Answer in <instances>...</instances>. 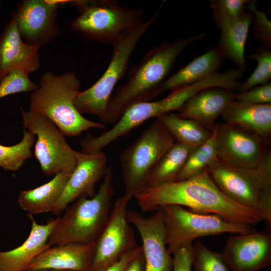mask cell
Segmentation results:
<instances>
[{
	"mask_svg": "<svg viewBox=\"0 0 271 271\" xmlns=\"http://www.w3.org/2000/svg\"><path fill=\"white\" fill-rule=\"evenodd\" d=\"M134 197L144 211L177 205L197 213L216 214L233 223L253 226L264 221L259 210L239 205L226 197L207 170L183 180L149 186Z\"/></svg>",
	"mask_w": 271,
	"mask_h": 271,
	"instance_id": "1",
	"label": "cell"
},
{
	"mask_svg": "<svg viewBox=\"0 0 271 271\" xmlns=\"http://www.w3.org/2000/svg\"><path fill=\"white\" fill-rule=\"evenodd\" d=\"M203 33L174 41L165 42L150 50L140 63L131 66L128 80L119 87L108 102L103 123L114 124L133 104L149 101L157 96L165 78L178 56L194 41L202 39Z\"/></svg>",
	"mask_w": 271,
	"mask_h": 271,
	"instance_id": "2",
	"label": "cell"
},
{
	"mask_svg": "<svg viewBox=\"0 0 271 271\" xmlns=\"http://www.w3.org/2000/svg\"><path fill=\"white\" fill-rule=\"evenodd\" d=\"M80 86L72 72L54 74L47 71L41 77L38 88L30 95V110L51 120L69 137L80 136L90 128H104V123L88 119L76 109L74 101Z\"/></svg>",
	"mask_w": 271,
	"mask_h": 271,
	"instance_id": "3",
	"label": "cell"
},
{
	"mask_svg": "<svg viewBox=\"0 0 271 271\" xmlns=\"http://www.w3.org/2000/svg\"><path fill=\"white\" fill-rule=\"evenodd\" d=\"M113 172L109 166L97 192L90 198L83 195L66 208L47 241L50 246L95 242L103 230L111 211L114 194Z\"/></svg>",
	"mask_w": 271,
	"mask_h": 271,
	"instance_id": "4",
	"label": "cell"
},
{
	"mask_svg": "<svg viewBox=\"0 0 271 271\" xmlns=\"http://www.w3.org/2000/svg\"><path fill=\"white\" fill-rule=\"evenodd\" d=\"M162 7L163 5L153 17L128 30L112 45L110 61L101 77L89 88L80 91L75 99V106L81 114H93L103 123L114 87L124 75L137 44L155 22Z\"/></svg>",
	"mask_w": 271,
	"mask_h": 271,
	"instance_id": "5",
	"label": "cell"
},
{
	"mask_svg": "<svg viewBox=\"0 0 271 271\" xmlns=\"http://www.w3.org/2000/svg\"><path fill=\"white\" fill-rule=\"evenodd\" d=\"M176 142L158 118L119 156L124 189L131 199L147 188L151 175L166 152Z\"/></svg>",
	"mask_w": 271,
	"mask_h": 271,
	"instance_id": "6",
	"label": "cell"
},
{
	"mask_svg": "<svg viewBox=\"0 0 271 271\" xmlns=\"http://www.w3.org/2000/svg\"><path fill=\"white\" fill-rule=\"evenodd\" d=\"M80 14L69 23L71 30L98 42L112 45L142 21L144 11L119 5L114 0L69 1Z\"/></svg>",
	"mask_w": 271,
	"mask_h": 271,
	"instance_id": "7",
	"label": "cell"
},
{
	"mask_svg": "<svg viewBox=\"0 0 271 271\" xmlns=\"http://www.w3.org/2000/svg\"><path fill=\"white\" fill-rule=\"evenodd\" d=\"M157 210L162 215L166 242L172 254L183 246L193 245V241L199 237L256 231L250 225L229 222L217 215L197 213L179 205H163Z\"/></svg>",
	"mask_w": 271,
	"mask_h": 271,
	"instance_id": "8",
	"label": "cell"
},
{
	"mask_svg": "<svg viewBox=\"0 0 271 271\" xmlns=\"http://www.w3.org/2000/svg\"><path fill=\"white\" fill-rule=\"evenodd\" d=\"M21 110L25 129L37 137L34 154L42 172L48 176L72 173L77 151L68 144L64 134L47 117L30 110Z\"/></svg>",
	"mask_w": 271,
	"mask_h": 271,
	"instance_id": "9",
	"label": "cell"
},
{
	"mask_svg": "<svg viewBox=\"0 0 271 271\" xmlns=\"http://www.w3.org/2000/svg\"><path fill=\"white\" fill-rule=\"evenodd\" d=\"M130 199L122 195L114 202L106 226L96 241L89 271H100L108 267L138 246L127 216Z\"/></svg>",
	"mask_w": 271,
	"mask_h": 271,
	"instance_id": "10",
	"label": "cell"
},
{
	"mask_svg": "<svg viewBox=\"0 0 271 271\" xmlns=\"http://www.w3.org/2000/svg\"><path fill=\"white\" fill-rule=\"evenodd\" d=\"M66 0H24L14 11L20 34L26 43L41 48L60 33L56 22L59 7Z\"/></svg>",
	"mask_w": 271,
	"mask_h": 271,
	"instance_id": "11",
	"label": "cell"
},
{
	"mask_svg": "<svg viewBox=\"0 0 271 271\" xmlns=\"http://www.w3.org/2000/svg\"><path fill=\"white\" fill-rule=\"evenodd\" d=\"M217 158L228 165L255 169L265 149V143L256 133L226 122L216 123Z\"/></svg>",
	"mask_w": 271,
	"mask_h": 271,
	"instance_id": "12",
	"label": "cell"
},
{
	"mask_svg": "<svg viewBox=\"0 0 271 271\" xmlns=\"http://www.w3.org/2000/svg\"><path fill=\"white\" fill-rule=\"evenodd\" d=\"M230 271H258L271 264V227L229 237L221 252Z\"/></svg>",
	"mask_w": 271,
	"mask_h": 271,
	"instance_id": "13",
	"label": "cell"
},
{
	"mask_svg": "<svg viewBox=\"0 0 271 271\" xmlns=\"http://www.w3.org/2000/svg\"><path fill=\"white\" fill-rule=\"evenodd\" d=\"M207 171L226 197L239 205L258 210L262 184L256 169L231 166L216 158Z\"/></svg>",
	"mask_w": 271,
	"mask_h": 271,
	"instance_id": "14",
	"label": "cell"
},
{
	"mask_svg": "<svg viewBox=\"0 0 271 271\" xmlns=\"http://www.w3.org/2000/svg\"><path fill=\"white\" fill-rule=\"evenodd\" d=\"M127 216L142 239L144 271H172L173 256L167 248L165 225L160 211L145 216L137 211L127 210Z\"/></svg>",
	"mask_w": 271,
	"mask_h": 271,
	"instance_id": "15",
	"label": "cell"
},
{
	"mask_svg": "<svg viewBox=\"0 0 271 271\" xmlns=\"http://www.w3.org/2000/svg\"><path fill=\"white\" fill-rule=\"evenodd\" d=\"M107 161L102 151L90 153L77 152L75 168L52 213L60 214L69 203L81 196L93 197L95 194V184L104 177L107 171Z\"/></svg>",
	"mask_w": 271,
	"mask_h": 271,
	"instance_id": "16",
	"label": "cell"
},
{
	"mask_svg": "<svg viewBox=\"0 0 271 271\" xmlns=\"http://www.w3.org/2000/svg\"><path fill=\"white\" fill-rule=\"evenodd\" d=\"M40 48L22 39L13 12L0 35V80L17 69L29 73L41 67Z\"/></svg>",
	"mask_w": 271,
	"mask_h": 271,
	"instance_id": "17",
	"label": "cell"
},
{
	"mask_svg": "<svg viewBox=\"0 0 271 271\" xmlns=\"http://www.w3.org/2000/svg\"><path fill=\"white\" fill-rule=\"evenodd\" d=\"M95 246L96 241L51 246L36 257L26 270L52 269L89 271L94 256Z\"/></svg>",
	"mask_w": 271,
	"mask_h": 271,
	"instance_id": "18",
	"label": "cell"
},
{
	"mask_svg": "<svg viewBox=\"0 0 271 271\" xmlns=\"http://www.w3.org/2000/svg\"><path fill=\"white\" fill-rule=\"evenodd\" d=\"M234 100L235 94L231 90L220 87L203 89L190 98L177 114L192 119L212 131L217 117Z\"/></svg>",
	"mask_w": 271,
	"mask_h": 271,
	"instance_id": "19",
	"label": "cell"
},
{
	"mask_svg": "<svg viewBox=\"0 0 271 271\" xmlns=\"http://www.w3.org/2000/svg\"><path fill=\"white\" fill-rule=\"evenodd\" d=\"M28 238L20 246L8 251H0V271H25L28 265L42 252L51 247L47 241L59 217L45 224L38 223L33 215Z\"/></svg>",
	"mask_w": 271,
	"mask_h": 271,
	"instance_id": "20",
	"label": "cell"
},
{
	"mask_svg": "<svg viewBox=\"0 0 271 271\" xmlns=\"http://www.w3.org/2000/svg\"><path fill=\"white\" fill-rule=\"evenodd\" d=\"M252 17L251 13L246 11L236 19L213 15L216 26L221 31L217 48L224 59L232 61L243 72L246 69L245 47Z\"/></svg>",
	"mask_w": 271,
	"mask_h": 271,
	"instance_id": "21",
	"label": "cell"
},
{
	"mask_svg": "<svg viewBox=\"0 0 271 271\" xmlns=\"http://www.w3.org/2000/svg\"><path fill=\"white\" fill-rule=\"evenodd\" d=\"M225 122L258 134L265 144L271 137V103L255 104L234 100L221 114Z\"/></svg>",
	"mask_w": 271,
	"mask_h": 271,
	"instance_id": "22",
	"label": "cell"
},
{
	"mask_svg": "<svg viewBox=\"0 0 271 271\" xmlns=\"http://www.w3.org/2000/svg\"><path fill=\"white\" fill-rule=\"evenodd\" d=\"M224 57L217 46L195 58L162 83L158 93L167 90L171 91L199 81L217 72Z\"/></svg>",
	"mask_w": 271,
	"mask_h": 271,
	"instance_id": "23",
	"label": "cell"
},
{
	"mask_svg": "<svg viewBox=\"0 0 271 271\" xmlns=\"http://www.w3.org/2000/svg\"><path fill=\"white\" fill-rule=\"evenodd\" d=\"M72 173L62 172L48 182L33 189L20 192L18 202L28 215L52 212L60 199Z\"/></svg>",
	"mask_w": 271,
	"mask_h": 271,
	"instance_id": "24",
	"label": "cell"
},
{
	"mask_svg": "<svg viewBox=\"0 0 271 271\" xmlns=\"http://www.w3.org/2000/svg\"><path fill=\"white\" fill-rule=\"evenodd\" d=\"M196 147L176 142L164 155L149 181V186L176 181L192 151Z\"/></svg>",
	"mask_w": 271,
	"mask_h": 271,
	"instance_id": "25",
	"label": "cell"
},
{
	"mask_svg": "<svg viewBox=\"0 0 271 271\" xmlns=\"http://www.w3.org/2000/svg\"><path fill=\"white\" fill-rule=\"evenodd\" d=\"M173 135L176 142L197 147L204 143L212 132L196 121L179 116L175 113H167L158 117Z\"/></svg>",
	"mask_w": 271,
	"mask_h": 271,
	"instance_id": "26",
	"label": "cell"
},
{
	"mask_svg": "<svg viewBox=\"0 0 271 271\" xmlns=\"http://www.w3.org/2000/svg\"><path fill=\"white\" fill-rule=\"evenodd\" d=\"M216 158L214 127L209 138L190 153L176 181L188 179L207 170Z\"/></svg>",
	"mask_w": 271,
	"mask_h": 271,
	"instance_id": "27",
	"label": "cell"
},
{
	"mask_svg": "<svg viewBox=\"0 0 271 271\" xmlns=\"http://www.w3.org/2000/svg\"><path fill=\"white\" fill-rule=\"evenodd\" d=\"M36 137L24 129L21 141L16 145H0V169L10 172L18 171L25 162L32 156V148Z\"/></svg>",
	"mask_w": 271,
	"mask_h": 271,
	"instance_id": "28",
	"label": "cell"
},
{
	"mask_svg": "<svg viewBox=\"0 0 271 271\" xmlns=\"http://www.w3.org/2000/svg\"><path fill=\"white\" fill-rule=\"evenodd\" d=\"M248 58L255 60L257 64L254 71L242 83H241L237 91L244 92L256 86L269 83L271 78V51L265 47L259 48L256 53L247 56Z\"/></svg>",
	"mask_w": 271,
	"mask_h": 271,
	"instance_id": "29",
	"label": "cell"
},
{
	"mask_svg": "<svg viewBox=\"0 0 271 271\" xmlns=\"http://www.w3.org/2000/svg\"><path fill=\"white\" fill-rule=\"evenodd\" d=\"M261 181L258 209L264 220L271 221V151L265 149L256 167Z\"/></svg>",
	"mask_w": 271,
	"mask_h": 271,
	"instance_id": "30",
	"label": "cell"
},
{
	"mask_svg": "<svg viewBox=\"0 0 271 271\" xmlns=\"http://www.w3.org/2000/svg\"><path fill=\"white\" fill-rule=\"evenodd\" d=\"M192 266L194 271H229L221 252L209 249L199 240L192 245Z\"/></svg>",
	"mask_w": 271,
	"mask_h": 271,
	"instance_id": "31",
	"label": "cell"
},
{
	"mask_svg": "<svg viewBox=\"0 0 271 271\" xmlns=\"http://www.w3.org/2000/svg\"><path fill=\"white\" fill-rule=\"evenodd\" d=\"M29 73L17 69L0 80V98L20 92H33L39 85L29 78Z\"/></svg>",
	"mask_w": 271,
	"mask_h": 271,
	"instance_id": "32",
	"label": "cell"
},
{
	"mask_svg": "<svg viewBox=\"0 0 271 271\" xmlns=\"http://www.w3.org/2000/svg\"><path fill=\"white\" fill-rule=\"evenodd\" d=\"M247 8L251 13L253 28L254 35L257 39L264 46L270 48L271 46V22L266 15L257 10L255 2L249 1Z\"/></svg>",
	"mask_w": 271,
	"mask_h": 271,
	"instance_id": "33",
	"label": "cell"
},
{
	"mask_svg": "<svg viewBox=\"0 0 271 271\" xmlns=\"http://www.w3.org/2000/svg\"><path fill=\"white\" fill-rule=\"evenodd\" d=\"M249 2L246 0H213L209 1V4L213 15L236 19L246 12Z\"/></svg>",
	"mask_w": 271,
	"mask_h": 271,
	"instance_id": "34",
	"label": "cell"
},
{
	"mask_svg": "<svg viewBox=\"0 0 271 271\" xmlns=\"http://www.w3.org/2000/svg\"><path fill=\"white\" fill-rule=\"evenodd\" d=\"M235 99L255 104L271 103V83L235 94Z\"/></svg>",
	"mask_w": 271,
	"mask_h": 271,
	"instance_id": "35",
	"label": "cell"
},
{
	"mask_svg": "<svg viewBox=\"0 0 271 271\" xmlns=\"http://www.w3.org/2000/svg\"><path fill=\"white\" fill-rule=\"evenodd\" d=\"M192 245L183 246L172 254V271H191Z\"/></svg>",
	"mask_w": 271,
	"mask_h": 271,
	"instance_id": "36",
	"label": "cell"
},
{
	"mask_svg": "<svg viewBox=\"0 0 271 271\" xmlns=\"http://www.w3.org/2000/svg\"><path fill=\"white\" fill-rule=\"evenodd\" d=\"M141 248L138 246L134 249L124 254L120 259L108 267L100 271H124L131 260L134 257Z\"/></svg>",
	"mask_w": 271,
	"mask_h": 271,
	"instance_id": "37",
	"label": "cell"
},
{
	"mask_svg": "<svg viewBox=\"0 0 271 271\" xmlns=\"http://www.w3.org/2000/svg\"><path fill=\"white\" fill-rule=\"evenodd\" d=\"M144 257L141 248L134 257L129 262L124 271H144Z\"/></svg>",
	"mask_w": 271,
	"mask_h": 271,
	"instance_id": "38",
	"label": "cell"
},
{
	"mask_svg": "<svg viewBox=\"0 0 271 271\" xmlns=\"http://www.w3.org/2000/svg\"><path fill=\"white\" fill-rule=\"evenodd\" d=\"M25 271H65V270H56L52 269H41L37 270H26Z\"/></svg>",
	"mask_w": 271,
	"mask_h": 271,
	"instance_id": "39",
	"label": "cell"
}]
</instances>
